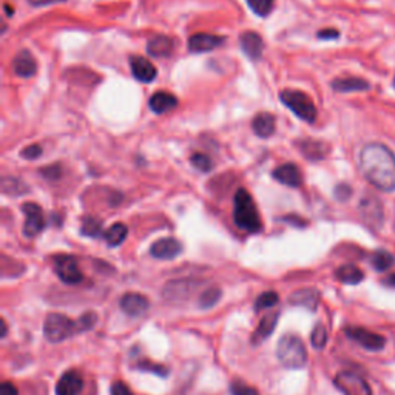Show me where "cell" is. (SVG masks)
Segmentation results:
<instances>
[{"mask_svg":"<svg viewBox=\"0 0 395 395\" xmlns=\"http://www.w3.org/2000/svg\"><path fill=\"white\" fill-rule=\"evenodd\" d=\"M360 168L367 183L383 192L395 190V155L383 144L372 142L363 147Z\"/></svg>","mask_w":395,"mask_h":395,"instance_id":"6da1fadb","label":"cell"},{"mask_svg":"<svg viewBox=\"0 0 395 395\" xmlns=\"http://www.w3.org/2000/svg\"><path fill=\"white\" fill-rule=\"evenodd\" d=\"M233 221L241 230L249 233H256L263 229L256 204L246 188H239L233 198Z\"/></svg>","mask_w":395,"mask_h":395,"instance_id":"7a4b0ae2","label":"cell"},{"mask_svg":"<svg viewBox=\"0 0 395 395\" xmlns=\"http://www.w3.org/2000/svg\"><path fill=\"white\" fill-rule=\"evenodd\" d=\"M276 357L280 363L289 369H300L308 363V351L303 340L293 334L280 338L276 346Z\"/></svg>","mask_w":395,"mask_h":395,"instance_id":"3957f363","label":"cell"},{"mask_svg":"<svg viewBox=\"0 0 395 395\" xmlns=\"http://www.w3.org/2000/svg\"><path fill=\"white\" fill-rule=\"evenodd\" d=\"M76 334H80L77 320H71L62 313H50L45 318L43 335L50 343H60Z\"/></svg>","mask_w":395,"mask_h":395,"instance_id":"277c9868","label":"cell"},{"mask_svg":"<svg viewBox=\"0 0 395 395\" xmlns=\"http://www.w3.org/2000/svg\"><path fill=\"white\" fill-rule=\"evenodd\" d=\"M281 102L289 109L293 114L298 116L300 119L306 122H315L317 119V107L313 104L312 99L306 94L300 92V90H283L280 93Z\"/></svg>","mask_w":395,"mask_h":395,"instance_id":"5b68a950","label":"cell"},{"mask_svg":"<svg viewBox=\"0 0 395 395\" xmlns=\"http://www.w3.org/2000/svg\"><path fill=\"white\" fill-rule=\"evenodd\" d=\"M53 266L59 280L65 284H79L84 280L82 271L76 261V258L70 255H58L53 258Z\"/></svg>","mask_w":395,"mask_h":395,"instance_id":"8992f818","label":"cell"},{"mask_svg":"<svg viewBox=\"0 0 395 395\" xmlns=\"http://www.w3.org/2000/svg\"><path fill=\"white\" fill-rule=\"evenodd\" d=\"M335 386L345 395H372L371 386L355 372H340L335 377Z\"/></svg>","mask_w":395,"mask_h":395,"instance_id":"52a82bcc","label":"cell"},{"mask_svg":"<svg viewBox=\"0 0 395 395\" xmlns=\"http://www.w3.org/2000/svg\"><path fill=\"white\" fill-rule=\"evenodd\" d=\"M22 210L26 217L23 224V235L28 238L38 237L45 229V217L42 207L36 202H25L22 205Z\"/></svg>","mask_w":395,"mask_h":395,"instance_id":"ba28073f","label":"cell"},{"mask_svg":"<svg viewBox=\"0 0 395 395\" xmlns=\"http://www.w3.org/2000/svg\"><path fill=\"white\" fill-rule=\"evenodd\" d=\"M346 335L367 351H382L386 345V338L363 328H347Z\"/></svg>","mask_w":395,"mask_h":395,"instance_id":"9c48e42d","label":"cell"},{"mask_svg":"<svg viewBox=\"0 0 395 395\" xmlns=\"http://www.w3.org/2000/svg\"><path fill=\"white\" fill-rule=\"evenodd\" d=\"M198 283L193 280H175L164 287V298L170 303H183L193 293Z\"/></svg>","mask_w":395,"mask_h":395,"instance_id":"30bf717a","label":"cell"},{"mask_svg":"<svg viewBox=\"0 0 395 395\" xmlns=\"http://www.w3.org/2000/svg\"><path fill=\"white\" fill-rule=\"evenodd\" d=\"M121 309L130 317H141L142 313L148 310L150 303L142 293L136 292H127L121 296L119 301Z\"/></svg>","mask_w":395,"mask_h":395,"instance_id":"8fae6325","label":"cell"},{"mask_svg":"<svg viewBox=\"0 0 395 395\" xmlns=\"http://www.w3.org/2000/svg\"><path fill=\"white\" fill-rule=\"evenodd\" d=\"M183 254V244L176 238H163L153 242L150 255L158 259H173Z\"/></svg>","mask_w":395,"mask_h":395,"instance_id":"7c38bea8","label":"cell"},{"mask_svg":"<svg viewBox=\"0 0 395 395\" xmlns=\"http://www.w3.org/2000/svg\"><path fill=\"white\" fill-rule=\"evenodd\" d=\"M84 389V377L77 371H67L56 384V395H79Z\"/></svg>","mask_w":395,"mask_h":395,"instance_id":"4fadbf2b","label":"cell"},{"mask_svg":"<svg viewBox=\"0 0 395 395\" xmlns=\"http://www.w3.org/2000/svg\"><path fill=\"white\" fill-rule=\"evenodd\" d=\"M363 220L372 227H380L383 224V205L375 196H367L360 204Z\"/></svg>","mask_w":395,"mask_h":395,"instance_id":"5bb4252c","label":"cell"},{"mask_svg":"<svg viewBox=\"0 0 395 395\" xmlns=\"http://www.w3.org/2000/svg\"><path fill=\"white\" fill-rule=\"evenodd\" d=\"M272 176L276 179L278 183L284 184L287 187H300L303 183L301 170L293 163H287V164H283L278 168H275Z\"/></svg>","mask_w":395,"mask_h":395,"instance_id":"9a60e30c","label":"cell"},{"mask_svg":"<svg viewBox=\"0 0 395 395\" xmlns=\"http://www.w3.org/2000/svg\"><path fill=\"white\" fill-rule=\"evenodd\" d=\"M222 36H215V34H205V33H200V34H195L188 40V48L193 53H207L212 51L215 48L221 47L224 43Z\"/></svg>","mask_w":395,"mask_h":395,"instance_id":"2e32d148","label":"cell"},{"mask_svg":"<svg viewBox=\"0 0 395 395\" xmlns=\"http://www.w3.org/2000/svg\"><path fill=\"white\" fill-rule=\"evenodd\" d=\"M278 318H280V312L278 310L269 312L261 318V321H259V325L256 326L254 335H252V343L255 346L261 345L263 341H266L269 337L272 335V332L275 330V328L278 325Z\"/></svg>","mask_w":395,"mask_h":395,"instance_id":"e0dca14e","label":"cell"},{"mask_svg":"<svg viewBox=\"0 0 395 395\" xmlns=\"http://www.w3.org/2000/svg\"><path fill=\"white\" fill-rule=\"evenodd\" d=\"M239 43H241V50L244 51V55L249 59L256 60V59L261 58L263 50H264V43H263V39L259 34H256L254 31L242 33L241 38H239Z\"/></svg>","mask_w":395,"mask_h":395,"instance_id":"ac0fdd59","label":"cell"},{"mask_svg":"<svg viewBox=\"0 0 395 395\" xmlns=\"http://www.w3.org/2000/svg\"><path fill=\"white\" fill-rule=\"evenodd\" d=\"M130 67H131L133 76L136 77L138 80H141V82H144V84L153 82L156 75H158L155 65L151 64L150 60L144 59L141 56H133L130 59Z\"/></svg>","mask_w":395,"mask_h":395,"instance_id":"d6986e66","label":"cell"},{"mask_svg":"<svg viewBox=\"0 0 395 395\" xmlns=\"http://www.w3.org/2000/svg\"><path fill=\"white\" fill-rule=\"evenodd\" d=\"M13 70L14 73L23 77V79H28L33 77L36 75V71H38V65H36V60L33 58V55L30 51H19L13 59Z\"/></svg>","mask_w":395,"mask_h":395,"instance_id":"ffe728a7","label":"cell"},{"mask_svg":"<svg viewBox=\"0 0 395 395\" xmlns=\"http://www.w3.org/2000/svg\"><path fill=\"white\" fill-rule=\"evenodd\" d=\"M252 129L259 138H271L276 129V118L272 113L261 112L255 114L252 121Z\"/></svg>","mask_w":395,"mask_h":395,"instance_id":"44dd1931","label":"cell"},{"mask_svg":"<svg viewBox=\"0 0 395 395\" xmlns=\"http://www.w3.org/2000/svg\"><path fill=\"white\" fill-rule=\"evenodd\" d=\"M289 303L293 304V306L306 308L312 312H315L318 308V303H320V293L315 289L296 291L291 295Z\"/></svg>","mask_w":395,"mask_h":395,"instance_id":"7402d4cb","label":"cell"},{"mask_svg":"<svg viewBox=\"0 0 395 395\" xmlns=\"http://www.w3.org/2000/svg\"><path fill=\"white\" fill-rule=\"evenodd\" d=\"M150 109L156 114H163L170 110H173L178 105V99L168 92H156L148 101Z\"/></svg>","mask_w":395,"mask_h":395,"instance_id":"603a6c76","label":"cell"},{"mask_svg":"<svg viewBox=\"0 0 395 395\" xmlns=\"http://www.w3.org/2000/svg\"><path fill=\"white\" fill-rule=\"evenodd\" d=\"M175 42L167 36H156L147 43V51L153 58H168L173 53Z\"/></svg>","mask_w":395,"mask_h":395,"instance_id":"cb8c5ba5","label":"cell"},{"mask_svg":"<svg viewBox=\"0 0 395 395\" xmlns=\"http://www.w3.org/2000/svg\"><path fill=\"white\" fill-rule=\"evenodd\" d=\"M332 88L338 93H351V92H364L369 88V84L360 77H341L332 82Z\"/></svg>","mask_w":395,"mask_h":395,"instance_id":"d4e9b609","label":"cell"},{"mask_svg":"<svg viewBox=\"0 0 395 395\" xmlns=\"http://www.w3.org/2000/svg\"><path fill=\"white\" fill-rule=\"evenodd\" d=\"M337 280L345 284H358L363 281L364 274L354 264H345L335 271Z\"/></svg>","mask_w":395,"mask_h":395,"instance_id":"484cf974","label":"cell"},{"mask_svg":"<svg viewBox=\"0 0 395 395\" xmlns=\"http://www.w3.org/2000/svg\"><path fill=\"white\" fill-rule=\"evenodd\" d=\"M127 235H129V227L125 226L124 222H116L110 229H107V232L104 233V238L107 242H109V246L118 247L125 241Z\"/></svg>","mask_w":395,"mask_h":395,"instance_id":"4316f807","label":"cell"},{"mask_svg":"<svg viewBox=\"0 0 395 395\" xmlns=\"http://www.w3.org/2000/svg\"><path fill=\"white\" fill-rule=\"evenodd\" d=\"M300 148L304 153V156L317 161L326 156V146L320 141H304L300 144Z\"/></svg>","mask_w":395,"mask_h":395,"instance_id":"83f0119b","label":"cell"},{"mask_svg":"<svg viewBox=\"0 0 395 395\" xmlns=\"http://www.w3.org/2000/svg\"><path fill=\"white\" fill-rule=\"evenodd\" d=\"M371 263H372L375 271L386 272L394 266L395 259L389 252H386V250H377V252L371 258Z\"/></svg>","mask_w":395,"mask_h":395,"instance_id":"f1b7e54d","label":"cell"},{"mask_svg":"<svg viewBox=\"0 0 395 395\" xmlns=\"http://www.w3.org/2000/svg\"><path fill=\"white\" fill-rule=\"evenodd\" d=\"M220 300H221V289H220V287H209V289H205L201 293L198 304H200L201 309H210Z\"/></svg>","mask_w":395,"mask_h":395,"instance_id":"f546056e","label":"cell"},{"mask_svg":"<svg viewBox=\"0 0 395 395\" xmlns=\"http://www.w3.org/2000/svg\"><path fill=\"white\" fill-rule=\"evenodd\" d=\"M278 301H280V295H278L276 292H274V291L264 292L256 298L255 310L259 312V310H264V309H272V308L276 306Z\"/></svg>","mask_w":395,"mask_h":395,"instance_id":"4dcf8cb0","label":"cell"},{"mask_svg":"<svg viewBox=\"0 0 395 395\" xmlns=\"http://www.w3.org/2000/svg\"><path fill=\"white\" fill-rule=\"evenodd\" d=\"M247 4L250 6V10H252L255 14L266 17L271 14L275 0H247Z\"/></svg>","mask_w":395,"mask_h":395,"instance_id":"1f68e13d","label":"cell"},{"mask_svg":"<svg viewBox=\"0 0 395 395\" xmlns=\"http://www.w3.org/2000/svg\"><path fill=\"white\" fill-rule=\"evenodd\" d=\"M82 233L87 237H92V238L101 237L102 235V222L92 218V217L85 218L84 222H82Z\"/></svg>","mask_w":395,"mask_h":395,"instance_id":"d6a6232c","label":"cell"},{"mask_svg":"<svg viewBox=\"0 0 395 395\" xmlns=\"http://www.w3.org/2000/svg\"><path fill=\"white\" fill-rule=\"evenodd\" d=\"M310 341H312V346L315 349H323L328 343V332L326 328L323 325H317L312 330V335H310Z\"/></svg>","mask_w":395,"mask_h":395,"instance_id":"836d02e7","label":"cell"},{"mask_svg":"<svg viewBox=\"0 0 395 395\" xmlns=\"http://www.w3.org/2000/svg\"><path fill=\"white\" fill-rule=\"evenodd\" d=\"M136 367H138L139 371H142V372H151V374H156V375H161V377H167L168 375V369H167L166 366L151 363V362H147V360L138 363Z\"/></svg>","mask_w":395,"mask_h":395,"instance_id":"e575fe53","label":"cell"},{"mask_svg":"<svg viewBox=\"0 0 395 395\" xmlns=\"http://www.w3.org/2000/svg\"><path fill=\"white\" fill-rule=\"evenodd\" d=\"M190 161H192L193 167H196L198 170H201V172H210L212 166H213L212 159L204 153H193Z\"/></svg>","mask_w":395,"mask_h":395,"instance_id":"d590c367","label":"cell"},{"mask_svg":"<svg viewBox=\"0 0 395 395\" xmlns=\"http://www.w3.org/2000/svg\"><path fill=\"white\" fill-rule=\"evenodd\" d=\"M97 323V315L94 312H87L84 315H80L77 318V325L80 332H87L90 329H93Z\"/></svg>","mask_w":395,"mask_h":395,"instance_id":"8d00e7d4","label":"cell"},{"mask_svg":"<svg viewBox=\"0 0 395 395\" xmlns=\"http://www.w3.org/2000/svg\"><path fill=\"white\" fill-rule=\"evenodd\" d=\"M230 391L232 395H259V392L255 388H252V386L244 384L241 382H233L230 384Z\"/></svg>","mask_w":395,"mask_h":395,"instance_id":"74e56055","label":"cell"},{"mask_svg":"<svg viewBox=\"0 0 395 395\" xmlns=\"http://www.w3.org/2000/svg\"><path fill=\"white\" fill-rule=\"evenodd\" d=\"M40 155H42V147L38 146V144H33V146H28L22 150V158L30 161L38 159Z\"/></svg>","mask_w":395,"mask_h":395,"instance_id":"f35d334b","label":"cell"},{"mask_svg":"<svg viewBox=\"0 0 395 395\" xmlns=\"http://www.w3.org/2000/svg\"><path fill=\"white\" fill-rule=\"evenodd\" d=\"M110 395H133V392L124 382H116L112 384Z\"/></svg>","mask_w":395,"mask_h":395,"instance_id":"ab89813d","label":"cell"},{"mask_svg":"<svg viewBox=\"0 0 395 395\" xmlns=\"http://www.w3.org/2000/svg\"><path fill=\"white\" fill-rule=\"evenodd\" d=\"M351 195H352V188L349 187L347 184H340L335 188V196H337V200H340V201H347L349 198H351Z\"/></svg>","mask_w":395,"mask_h":395,"instance_id":"60d3db41","label":"cell"},{"mask_svg":"<svg viewBox=\"0 0 395 395\" xmlns=\"http://www.w3.org/2000/svg\"><path fill=\"white\" fill-rule=\"evenodd\" d=\"M60 167L59 166H51V167H45L43 170H42V175L47 178V179H53V181H55V179H59L60 178Z\"/></svg>","mask_w":395,"mask_h":395,"instance_id":"b9f144b4","label":"cell"},{"mask_svg":"<svg viewBox=\"0 0 395 395\" xmlns=\"http://www.w3.org/2000/svg\"><path fill=\"white\" fill-rule=\"evenodd\" d=\"M0 395H19V391L11 382H4L0 384Z\"/></svg>","mask_w":395,"mask_h":395,"instance_id":"7bdbcfd3","label":"cell"},{"mask_svg":"<svg viewBox=\"0 0 395 395\" xmlns=\"http://www.w3.org/2000/svg\"><path fill=\"white\" fill-rule=\"evenodd\" d=\"M338 31L337 30H332V28H329V30H321L320 33H318V38L320 39H337L338 38Z\"/></svg>","mask_w":395,"mask_h":395,"instance_id":"ee69618b","label":"cell"},{"mask_svg":"<svg viewBox=\"0 0 395 395\" xmlns=\"http://www.w3.org/2000/svg\"><path fill=\"white\" fill-rule=\"evenodd\" d=\"M28 2H30L31 5H34V6H45V5L64 2V0H28Z\"/></svg>","mask_w":395,"mask_h":395,"instance_id":"f6af8a7d","label":"cell"},{"mask_svg":"<svg viewBox=\"0 0 395 395\" xmlns=\"http://www.w3.org/2000/svg\"><path fill=\"white\" fill-rule=\"evenodd\" d=\"M386 284L391 286V287H395V274H392L388 280H386Z\"/></svg>","mask_w":395,"mask_h":395,"instance_id":"bcb514c9","label":"cell"},{"mask_svg":"<svg viewBox=\"0 0 395 395\" xmlns=\"http://www.w3.org/2000/svg\"><path fill=\"white\" fill-rule=\"evenodd\" d=\"M0 323H2V337H6V321L2 320Z\"/></svg>","mask_w":395,"mask_h":395,"instance_id":"7dc6e473","label":"cell"},{"mask_svg":"<svg viewBox=\"0 0 395 395\" xmlns=\"http://www.w3.org/2000/svg\"><path fill=\"white\" fill-rule=\"evenodd\" d=\"M394 87H395V79H394Z\"/></svg>","mask_w":395,"mask_h":395,"instance_id":"c3c4849f","label":"cell"}]
</instances>
